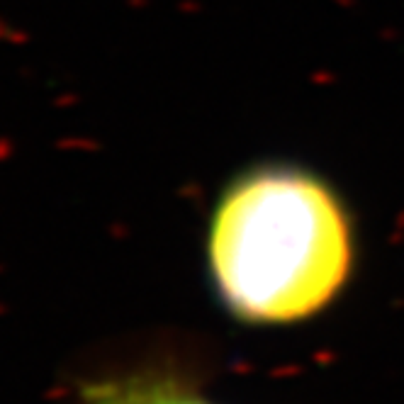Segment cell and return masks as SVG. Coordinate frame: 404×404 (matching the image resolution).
Segmentation results:
<instances>
[{
    "mask_svg": "<svg viewBox=\"0 0 404 404\" xmlns=\"http://www.w3.org/2000/svg\"><path fill=\"white\" fill-rule=\"evenodd\" d=\"M86 404H212L198 390L166 375H125L86 390Z\"/></svg>",
    "mask_w": 404,
    "mask_h": 404,
    "instance_id": "cell-2",
    "label": "cell"
},
{
    "mask_svg": "<svg viewBox=\"0 0 404 404\" xmlns=\"http://www.w3.org/2000/svg\"><path fill=\"white\" fill-rule=\"evenodd\" d=\"M353 225L334 188L290 163L244 171L207 227L220 302L248 324H295L329 307L353 270Z\"/></svg>",
    "mask_w": 404,
    "mask_h": 404,
    "instance_id": "cell-1",
    "label": "cell"
}]
</instances>
